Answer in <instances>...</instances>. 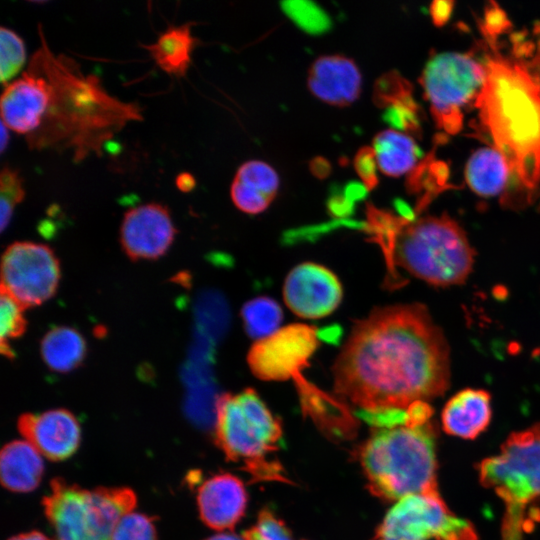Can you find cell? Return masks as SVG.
Listing matches in <instances>:
<instances>
[{
  "mask_svg": "<svg viewBox=\"0 0 540 540\" xmlns=\"http://www.w3.org/2000/svg\"><path fill=\"white\" fill-rule=\"evenodd\" d=\"M332 372L338 398L361 410L407 409L448 389L449 347L424 305L377 307L355 322Z\"/></svg>",
  "mask_w": 540,
  "mask_h": 540,
  "instance_id": "obj_1",
  "label": "cell"
},
{
  "mask_svg": "<svg viewBox=\"0 0 540 540\" xmlns=\"http://www.w3.org/2000/svg\"><path fill=\"white\" fill-rule=\"evenodd\" d=\"M41 44L28 67L48 82L51 102L41 126L26 136L30 149L72 151L76 162L100 155L103 145L128 122L142 120L136 103L109 94L94 74L64 54H55L38 25Z\"/></svg>",
  "mask_w": 540,
  "mask_h": 540,
  "instance_id": "obj_2",
  "label": "cell"
},
{
  "mask_svg": "<svg viewBox=\"0 0 540 540\" xmlns=\"http://www.w3.org/2000/svg\"><path fill=\"white\" fill-rule=\"evenodd\" d=\"M484 67L476 99L481 121L506 158L511 178L533 192L540 183V74L499 53Z\"/></svg>",
  "mask_w": 540,
  "mask_h": 540,
  "instance_id": "obj_3",
  "label": "cell"
},
{
  "mask_svg": "<svg viewBox=\"0 0 540 540\" xmlns=\"http://www.w3.org/2000/svg\"><path fill=\"white\" fill-rule=\"evenodd\" d=\"M369 491L384 501L437 492L436 428L430 421L374 429L358 449Z\"/></svg>",
  "mask_w": 540,
  "mask_h": 540,
  "instance_id": "obj_4",
  "label": "cell"
},
{
  "mask_svg": "<svg viewBox=\"0 0 540 540\" xmlns=\"http://www.w3.org/2000/svg\"><path fill=\"white\" fill-rule=\"evenodd\" d=\"M215 414V442L228 460H242L255 481L289 482L280 463L267 459L279 448L281 422L255 390L220 395Z\"/></svg>",
  "mask_w": 540,
  "mask_h": 540,
  "instance_id": "obj_5",
  "label": "cell"
},
{
  "mask_svg": "<svg viewBox=\"0 0 540 540\" xmlns=\"http://www.w3.org/2000/svg\"><path fill=\"white\" fill-rule=\"evenodd\" d=\"M474 251L464 230L448 215L408 221L399 232L393 265L434 286L463 283Z\"/></svg>",
  "mask_w": 540,
  "mask_h": 540,
  "instance_id": "obj_6",
  "label": "cell"
},
{
  "mask_svg": "<svg viewBox=\"0 0 540 540\" xmlns=\"http://www.w3.org/2000/svg\"><path fill=\"white\" fill-rule=\"evenodd\" d=\"M136 502L135 492L127 487L87 490L54 478L42 505L55 540H112L117 524Z\"/></svg>",
  "mask_w": 540,
  "mask_h": 540,
  "instance_id": "obj_7",
  "label": "cell"
},
{
  "mask_svg": "<svg viewBox=\"0 0 540 540\" xmlns=\"http://www.w3.org/2000/svg\"><path fill=\"white\" fill-rule=\"evenodd\" d=\"M476 468L481 485L493 489L505 504L504 540H520L525 508L540 498V422L511 433L500 453Z\"/></svg>",
  "mask_w": 540,
  "mask_h": 540,
  "instance_id": "obj_8",
  "label": "cell"
},
{
  "mask_svg": "<svg viewBox=\"0 0 540 540\" xmlns=\"http://www.w3.org/2000/svg\"><path fill=\"white\" fill-rule=\"evenodd\" d=\"M484 81V65L469 54L442 53L427 62L420 83L438 128L448 134L461 130L462 107L480 93Z\"/></svg>",
  "mask_w": 540,
  "mask_h": 540,
  "instance_id": "obj_9",
  "label": "cell"
},
{
  "mask_svg": "<svg viewBox=\"0 0 540 540\" xmlns=\"http://www.w3.org/2000/svg\"><path fill=\"white\" fill-rule=\"evenodd\" d=\"M374 540H478L473 524L456 516L439 492L398 500L377 527Z\"/></svg>",
  "mask_w": 540,
  "mask_h": 540,
  "instance_id": "obj_10",
  "label": "cell"
},
{
  "mask_svg": "<svg viewBox=\"0 0 540 540\" xmlns=\"http://www.w3.org/2000/svg\"><path fill=\"white\" fill-rule=\"evenodd\" d=\"M60 265L44 244L19 241L7 247L1 261V292L24 308L41 305L57 291Z\"/></svg>",
  "mask_w": 540,
  "mask_h": 540,
  "instance_id": "obj_11",
  "label": "cell"
},
{
  "mask_svg": "<svg viewBox=\"0 0 540 540\" xmlns=\"http://www.w3.org/2000/svg\"><path fill=\"white\" fill-rule=\"evenodd\" d=\"M318 339L313 326L294 323L282 327L250 348L249 368L257 378L266 381L294 379L309 366Z\"/></svg>",
  "mask_w": 540,
  "mask_h": 540,
  "instance_id": "obj_12",
  "label": "cell"
},
{
  "mask_svg": "<svg viewBox=\"0 0 540 540\" xmlns=\"http://www.w3.org/2000/svg\"><path fill=\"white\" fill-rule=\"evenodd\" d=\"M342 296L337 276L325 266L311 262L294 267L283 286L287 307L305 319L330 315L341 303Z\"/></svg>",
  "mask_w": 540,
  "mask_h": 540,
  "instance_id": "obj_13",
  "label": "cell"
},
{
  "mask_svg": "<svg viewBox=\"0 0 540 540\" xmlns=\"http://www.w3.org/2000/svg\"><path fill=\"white\" fill-rule=\"evenodd\" d=\"M176 228L166 206L145 203L127 210L120 228V242L132 260H154L172 245Z\"/></svg>",
  "mask_w": 540,
  "mask_h": 540,
  "instance_id": "obj_14",
  "label": "cell"
},
{
  "mask_svg": "<svg viewBox=\"0 0 540 540\" xmlns=\"http://www.w3.org/2000/svg\"><path fill=\"white\" fill-rule=\"evenodd\" d=\"M50 102L48 82L27 67L21 77L4 86L0 100L1 121L10 130L28 136L41 126Z\"/></svg>",
  "mask_w": 540,
  "mask_h": 540,
  "instance_id": "obj_15",
  "label": "cell"
},
{
  "mask_svg": "<svg viewBox=\"0 0 540 540\" xmlns=\"http://www.w3.org/2000/svg\"><path fill=\"white\" fill-rule=\"evenodd\" d=\"M17 428L27 442L52 461L69 458L79 447V422L66 409L23 414L18 418Z\"/></svg>",
  "mask_w": 540,
  "mask_h": 540,
  "instance_id": "obj_16",
  "label": "cell"
},
{
  "mask_svg": "<svg viewBox=\"0 0 540 540\" xmlns=\"http://www.w3.org/2000/svg\"><path fill=\"white\" fill-rule=\"evenodd\" d=\"M247 501L243 482L230 473L215 474L197 488L200 518L217 531L234 528L245 514Z\"/></svg>",
  "mask_w": 540,
  "mask_h": 540,
  "instance_id": "obj_17",
  "label": "cell"
},
{
  "mask_svg": "<svg viewBox=\"0 0 540 540\" xmlns=\"http://www.w3.org/2000/svg\"><path fill=\"white\" fill-rule=\"evenodd\" d=\"M307 85L322 102L346 107L359 97L362 77L352 59L343 55H326L317 58L310 66Z\"/></svg>",
  "mask_w": 540,
  "mask_h": 540,
  "instance_id": "obj_18",
  "label": "cell"
},
{
  "mask_svg": "<svg viewBox=\"0 0 540 540\" xmlns=\"http://www.w3.org/2000/svg\"><path fill=\"white\" fill-rule=\"evenodd\" d=\"M491 416L490 394L483 389L467 388L445 404L442 428L449 435L472 440L486 430Z\"/></svg>",
  "mask_w": 540,
  "mask_h": 540,
  "instance_id": "obj_19",
  "label": "cell"
},
{
  "mask_svg": "<svg viewBox=\"0 0 540 540\" xmlns=\"http://www.w3.org/2000/svg\"><path fill=\"white\" fill-rule=\"evenodd\" d=\"M279 177L269 164L251 160L237 170L231 184V199L234 205L248 214L263 212L277 195Z\"/></svg>",
  "mask_w": 540,
  "mask_h": 540,
  "instance_id": "obj_20",
  "label": "cell"
},
{
  "mask_svg": "<svg viewBox=\"0 0 540 540\" xmlns=\"http://www.w3.org/2000/svg\"><path fill=\"white\" fill-rule=\"evenodd\" d=\"M305 415H309L330 434L345 436L354 433L356 419L345 401L320 390L301 374L294 378Z\"/></svg>",
  "mask_w": 540,
  "mask_h": 540,
  "instance_id": "obj_21",
  "label": "cell"
},
{
  "mask_svg": "<svg viewBox=\"0 0 540 540\" xmlns=\"http://www.w3.org/2000/svg\"><path fill=\"white\" fill-rule=\"evenodd\" d=\"M44 472L39 452L27 441L14 440L1 450L2 485L13 492H30L37 488Z\"/></svg>",
  "mask_w": 540,
  "mask_h": 540,
  "instance_id": "obj_22",
  "label": "cell"
},
{
  "mask_svg": "<svg viewBox=\"0 0 540 540\" xmlns=\"http://www.w3.org/2000/svg\"><path fill=\"white\" fill-rule=\"evenodd\" d=\"M192 23L169 25L154 43L144 45L157 66L164 72L183 77L191 62L198 39L191 32Z\"/></svg>",
  "mask_w": 540,
  "mask_h": 540,
  "instance_id": "obj_23",
  "label": "cell"
},
{
  "mask_svg": "<svg viewBox=\"0 0 540 540\" xmlns=\"http://www.w3.org/2000/svg\"><path fill=\"white\" fill-rule=\"evenodd\" d=\"M465 178L475 193L490 197L504 191L511 170L506 158L495 147L481 148L467 162Z\"/></svg>",
  "mask_w": 540,
  "mask_h": 540,
  "instance_id": "obj_24",
  "label": "cell"
},
{
  "mask_svg": "<svg viewBox=\"0 0 540 540\" xmlns=\"http://www.w3.org/2000/svg\"><path fill=\"white\" fill-rule=\"evenodd\" d=\"M378 169L390 177H398L412 171L418 159L419 149L414 139L404 132L387 129L373 139Z\"/></svg>",
  "mask_w": 540,
  "mask_h": 540,
  "instance_id": "obj_25",
  "label": "cell"
},
{
  "mask_svg": "<svg viewBox=\"0 0 540 540\" xmlns=\"http://www.w3.org/2000/svg\"><path fill=\"white\" fill-rule=\"evenodd\" d=\"M86 351L84 337L67 326L52 328L41 340L40 352L44 363L58 373H67L79 367Z\"/></svg>",
  "mask_w": 540,
  "mask_h": 540,
  "instance_id": "obj_26",
  "label": "cell"
},
{
  "mask_svg": "<svg viewBox=\"0 0 540 540\" xmlns=\"http://www.w3.org/2000/svg\"><path fill=\"white\" fill-rule=\"evenodd\" d=\"M366 216L367 232L371 235V239L383 250L390 285H399V276L393 265V252L399 232L410 220L403 216H396L389 211L376 208L372 204H367Z\"/></svg>",
  "mask_w": 540,
  "mask_h": 540,
  "instance_id": "obj_27",
  "label": "cell"
},
{
  "mask_svg": "<svg viewBox=\"0 0 540 540\" xmlns=\"http://www.w3.org/2000/svg\"><path fill=\"white\" fill-rule=\"evenodd\" d=\"M448 167L429 154L410 172L407 187L410 193L419 196L416 209L422 211L443 189L448 188Z\"/></svg>",
  "mask_w": 540,
  "mask_h": 540,
  "instance_id": "obj_28",
  "label": "cell"
},
{
  "mask_svg": "<svg viewBox=\"0 0 540 540\" xmlns=\"http://www.w3.org/2000/svg\"><path fill=\"white\" fill-rule=\"evenodd\" d=\"M241 318L246 333L258 341L272 335L279 329L283 313L275 300L261 296L251 299L243 305Z\"/></svg>",
  "mask_w": 540,
  "mask_h": 540,
  "instance_id": "obj_29",
  "label": "cell"
},
{
  "mask_svg": "<svg viewBox=\"0 0 540 540\" xmlns=\"http://www.w3.org/2000/svg\"><path fill=\"white\" fill-rule=\"evenodd\" d=\"M413 87L397 71L382 74L374 83L372 99L375 106L387 109L402 104L416 102L413 98Z\"/></svg>",
  "mask_w": 540,
  "mask_h": 540,
  "instance_id": "obj_30",
  "label": "cell"
},
{
  "mask_svg": "<svg viewBox=\"0 0 540 540\" xmlns=\"http://www.w3.org/2000/svg\"><path fill=\"white\" fill-rule=\"evenodd\" d=\"M26 60L23 39L12 29L0 28V79L5 86L22 69Z\"/></svg>",
  "mask_w": 540,
  "mask_h": 540,
  "instance_id": "obj_31",
  "label": "cell"
},
{
  "mask_svg": "<svg viewBox=\"0 0 540 540\" xmlns=\"http://www.w3.org/2000/svg\"><path fill=\"white\" fill-rule=\"evenodd\" d=\"M24 307L10 295L1 292L0 300V336L1 353L8 358L14 357L9 341L23 335L26 329Z\"/></svg>",
  "mask_w": 540,
  "mask_h": 540,
  "instance_id": "obj_32",
  "label": "cell"
},
{
  "mask_svg": "<svg viewBox=\"0 0 540 540\" xmlns=\"http://www.w3.org/2000/svg\"><path fill=\"white\" fill-rule=\"evenodd\" d=\"M25 197L24 180L19 171L4 165L0 174V226L3 232L9 225L15 206Z\"/></svg>",
  "mask_w": 540,
  "mask_h": 540,
  "instance_id": "obj_33",
  "label": "cell"
},
{
  "mask_svg": "<svg viewBox=\"0 0 540 540\" xmlns=\"http://www.w3.org/2000/svg\"><path fill=\"white\" fill-rule=\"evenodd\" d=\"M243 540H292V534L285 522L274 511L265 507L256 523L242 533Z\"/></svg>",
  "mask_w": 540,
  "mask_h": 540,
  "instance_id": "obj_34",
  "label": "cell"
},
{
  "mask_svg": "<svg viewBox=\"0 0 540 540\" xmlns=\"http://www.w3.org/2000/svg\"><path fill=\"white\" fill-rule=\"evenodd\" d=\"M112 540H157L153 519L133 511L124 515L114 530Z\"/></svg>",
  "mask_w": 540,
  "mask_h": 540,
  "instance_id": "obj_35",
  "label": "cell"
},
{
  "mask_svg": "<svg viewBox=\"0 0 540 540\" xmlns=\"http://www.w3.org/2000/svg\"><path fill=\"white\" fill-rule=\"evenodd\" d=\"M354 168L368 191L378 185V165L372 147L363 146L358 150L354 157Z\"/></svg>",
  "mask_w": 540,
  "mask_h": 540,
  "instance_id": "obj_36",
  "label": "cell"
},
{
  "mask_svg": "<svg viewBox=\"0 0 540 540\" xmlns=\"http://www.w3.org/2000/svg\"><path fill=\"white\" fill-rule=\"evenodd\" d=\"M491 4L492 6H489L485 11V18L481 28L489 43L494 46V41L510 26V22L500 7L495 3Z\"/></svg>",
  "mask_w": 540,
  "mask_h": 540,
  "instance_id": "obj_37",
  "label": "cell"
},
{
  "mask_svg": "<svg viewBox=\"0 0 540 540\" xmlns=\"http://www.w3.org/2000/svg\"><path fill=\"white\" fill-rule=\"evenodd\" d=\"M407 426H422L430 422L433 414L432 407L426 401H415L407 409Z\"/></svg>",
  "mask_w": 540,
  "mask_h": 540,
  "instance_id": "obj_38",
  "label": "cell"
},
{
  "mask_svg": "<svg viewBox=\"0 0 540 540\" xmlns=\"http://www.w3.org/2000/svg\"><path fill=\"white\" fill-rule=\"evenodd\" d=\"M453 4V1L432 2L430 13L435 25L442 26L448 21L453 9Z\"/></svg>",
  "mask_w": 540,
  "mask_h": 540,
  "instance_id": "obj_39",
  "label": "cell"
},
{
  "mask_svg": "<svg viewBox=\"0 0 540 540\" xmlns=\"http://www.w3.org/2000/svg\"><path fill=\"white\" fill-rule=\"evenodd\" d=\"M328 210L335 216H345L352 210V202L346 197L336 196L328 203Z\"/></svg>",
  "mask_w": 540,
  "mask_h": 540,
  "instance_id": "obj_40",
  "label": "cell"
},
{
  "mask_svg": "<svg viewBox=\"0 0 540 540\" xmlns=\"http://www.w3.org/2000/svg\"><path fill=\"white\" fill-rule=\"evenodd\" d=\"M175 183H176V187L181 192H190L194 189L196 185L194 176L188 172L179 173L176 176Z\"/></svg>",
  "mask_w": 540,
  "mask_h": 540,
  "instance_id": "obj_41",
  "label": "cell"
},
{
  "mask_svg": "<svg viewBox=\"0 0 540 540\" xmlns=\"http://www.w3.org/2000/svg\"><path fill=\"white\" fill-rule=\"evenodd\" d=\"M311 171L317 177H325L329 174L330 166L327 160L323 158L313 159L311 162Z\"/></svg>",
  "mask_w": 540,
  "mask_h": 540,
  "instance_id": "obj_42",
  "label": "cell"
},
{
  "mask_svg": "<svg viewBox=\"0 0 540 540\" xmlns=\"http://www.w3.org/2000/svg\"><path fill=\"white\" fill-rule=\"evenodd\" d=\"M317 334H318V338L320 339H323L325 341H337L340 336H341V333H340V328L337 327L336 325L335 326H332V327H327L321 331H318L317 330Z\"/></svg>",
  "mask_w": 540,
  "mask_h": 540,
  "instance_id": "obj_43",
  "label": "cell"
},
{
  "mask_svg": "<svg viewBox=\"0 0 540 540\" xmlns=\"http://www.w3.org/2000/svg\"><path fill=\"white\" fill-rule=\"evenodd\" d=\"M367 188L364 186V185H360V184H352V185H349L347 190H346V198L349 200V201H354L355 199H359L362 197V195L364 193H366Z\"/></svg>",
  "mask_w": 540,
  "mask_h": 540,
  "instance_id": "obj_44",
  "label": "cell"
},
{
  "mask_svg": "<svg viewBox=\"0 0 540 540\" xmlns=\"http://www.w3.org/2000/svg\"><path fill=\"white\" fill-rule=\"evenodd\" d=\"M8 540H51L39 531H30L9 538Z\"/></svg>",
  "mask_w": 540,
  "mask_h": 540,
  "instance_id": "obj_45",
  "label": "cell"
},
{
  "mask_svg": "<svg viewBox=\"0 0 540 540\" xmlns=\"http://www.w3.org/2000/svg\"><path fill=\"white\" fill-rule=\"evenodd\" d=\"M205 540H243V538L242 536L239 537L238 535L232 532H222L219 534H215Z\"/></svg>",
  "mask_w": 540,
  "mask_h": 540,
  "instance_id": "obj_46",
  "label": "cell"
},
{
  "mask_svg": "<svg viewBox=\"0 0 540 540\" xmlns=\"http://www.w3.org/2000/svg\"><path fill=\"white\" fill-rule=\"evenodd\" d=\"M9 142V128L1 121V153L5 152Z\"/></svg>",
  "mask_w": 540,
  "mask_h": 540,
  "instance_id": "obj_47",
  "label": "cell"
}]
</instances>
